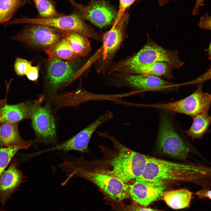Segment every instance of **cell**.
I'll list each match as a JSON object with an SVG mask.
<instances>
[{"label":"cell","mask_w":211,"mask_h":211,"mask_svg":"<svg viewBox=\"0 0 211 211\" xmlns=\"http://www.w3.org/2000/svg\"><path fill=\"white\" fill-rule=\"evenodd\" d=\"M140 177L189 182L203 188H211V167L200 164L175 162L149 156Z\"/></svg>","instance_id":"1"},{"label":"cell","mask_w":211,"mask_h":211,"mask_svg":"<svg viewBox=\"0 0 211 211\" xmlns=\"http://www.w3.org/2000/svg\"><path fill=\"white\" fill-rule=\"evenodd\" d=\"M67 178V183L72 177L80 176L95 184L110 200L117 203L127 198L128 184L106 171H89L84 169L74 161L65 159L59 166Z\"/></svg>","instance_id":"2"},{"label":"cell","mask_w":211,"mask_h":211,"mask_svg":"<svg viewBox=\"0 0 211 211\" xmlns=\"http://www.w3.org/2000/svg\"><path fill=\"white\" fill-rule=\"evenodd\" d=\"M147 40L143 47L134 55L113 63L107 74L122 72L128 67L156 62H164L173 68H178L184 64L177 50H170L161 47L147 35Z\"/></svg>","instance_id":"3"},{"label":"cell","mask_w":211,"mask_h":211,"mask_svg":"<svg viewBox=\"0 0 211 211\" xmlns=\"http://www.w3.org/2000/svg\"><path fill=\"white\" fill-rule=\"evenodd\" d=\"M84 19L74 10L70 14L50 18L22 17L15 18L7 23L8 25L19 24H31L47 25L65 32H75L97 41L102 42L101 35L91 26L87 24Z\"/></svg>","instance_id":"4"},{"label":"cell","mask_w":211,"mask_h":211,"mask_svg":"<svg viewBox=\"0 0 211 211\" xmlns=\"http://www.w3.org/2000/svg\"><path fill=\"white\" fill-rule=\"evenodd\" d=\"M129 18L128 12L126 11L116 20L108 31L102 35L101 55L95 66L98 73L106 74L113 63L115 55L126 37Z\"/></svg>","instance_id":"5"},{"label":"cell","mask_w":211,"mask_h":211,"mask_svg":"<svg viewBox=\"0 0 211 211\" xmlns=\"http://www.w3.org/2000/svg\"><path fill=\"white\" fill-rule=\"evenodd\" d=\"M118 145V154L110 162L112 169L106 171L127 184L141 176L146 164L148 156L123 145Z\"/></svg>","instance_id":"6"},{"label":"cell","mask_w":211,"mask_h":211,"mask_svg":"<svg viewBox=\"0 0 211 211\" xmlns=\"http://www.w3.org/2000/svg\"><path fill=\"white\" fill-rule=\"evenodd\" d=\"M67 32L46 25L28 24L10 38L28 48L44 51L65 37Z\"/></svg>","instance_id":"7"},{"label":"cell","mask_w":211,"mask_h":211,"mask_svg":"<svg viewBox=\"0 0 211 211\" xmlns=\"http://www.w3.org/2000/svg\"><path fill=\"white\" fill-rule=\"evenodd\" d=\"M103 80L104 84L108 86L139 90H160L172 85L170 82L159 77L144 74L115 72L106 74Z\"/></svg>","instance_id":"8"},{"label":"cell","mask_w":211,"mask_h":211,"mask_svg":"<svg viewBox=\"0 0 211 211\" xmlns=\"http://www.w3.org/2000/svg\"><path fill=\"white\" fill-rule=\"evenodd\" d=\"M127 184V198L133 203L146 207L162 199L168 187L166 181L140 177Z\"/></svg>","instance_id":"9"},{"label":"cell","mask_w":211,"mask_h":211,"mask_svg":"<svg viewBox=\"0 0 211 211\" xmlns=\"http://www.w3.org/2000/svg\"><path fill=\"white\" fill-rule=\"evenodd\" d=\"M73 10L78 12L84 20H87L100 28L112 25L118 14L115 8L104 0H91L87 5L68 0Z\"/></svg>","instance_id":"10"},{"label":"cell","mask_w":211,"mask_h":211,"mask_svg":"<svg viewBox=\"0 0 211 211\" xmlns=\"http://www.w3.org/2000/svg\"><path fill=\"white\" fill-rule=\"evenodd\" d=\"M113 116L112 112L106 110L91 123L68 140L48 149L31 153L30 156L33 158L43 153L55 150L87 152L88 150V144L93 133L102 124L112 119Z\"/></svg>","instance_id":"11"},{"label":"cell","mask_w":211,"mask_h":211,"mask_svg":"<svg viewBox=\"0 0 211 211\" xmlns=\"http://www.w3.org/2000/svg\"><path fill=\"white\" fill-rule=\"evenodd\" d=\"M157 144L162 152L183 160L186 159L190 151L165 115H162L161 118Z\"/></svg>","instance_id":"12"},{"label":"cell","mask_w":211,"mask_h":211,"mask_svg":"<svg viewBox=\"0 0 211 211\" xmlns=\"http://www.w3.org/2000/svg\"><path fill=\"white\" fill-rule=\"evenodd\" d=\"M30 118L37 142L54 146L58 144L55 120L47 106L33 104Z\"/></svg>","instance_id":"13"},{"label":"cell","mask_w":211,"mask_h":211,"mask_svg":"<svg viewBox=\"0 0 211 211\" xmlns=\"http://www.w3.org/2000/svg\"><path fill=\"white\" fill-rule=\"evenodd\" d=\"M76 61H69L49 59L47 78L50 86L53 90L70 82L79 76V69Z\"/></svg>","instance_id":"14"},{"label":"cell","mask_w":211,"mask_h":211,"mask_svg":"<svg viewBox=\"0 0 211 211\" xmlns=\"http://www.w3.org/2000/svg\"><path fill=\"white\" fill-rule=\"evenodd\" d=\"M79 85L74 91L54 95L51 99L57 108L73 106L89 101H109L118 103L122 97L121 93L103 94L93 93L88 91Z\"/></svg>","instance_id":"15"},{"label":"cell","mask_w":211,"mask_h":211,"mask_svg":"<svg viewBox=\"0 0 211 211\" xmlns=\"http://www.w3.org/2000/svg\"><path fill=\"white\" fill-rule=\"evenodd\" d=\"M18 160H13L0 178V203L4 206L23 181L24 176L17 167Z\"/></svg>","instance_id":"16"},{"label":"cell","mask_w":211,"mask_h":211,"mask_svg":"<svg viewBox=\"0 0 211 211\" xmlns=\"http://www.w3.org/2000/svg\"><path fill=\"white\" fill-rule=\"evenodd\" d=\"M173 68L168 63L159 62L130 67L125 69L122 72L144 74L171 79L173 78L172 71Z\"/></svg>","instance_id":"17"},{"label":"cell","mask_w":211,"mask_h":211,"mask_svg":"<svg viewBox=\"0 0 211 211\" xmlns=\"http://www.w3.org/2000/svg\"><path fill=\"white\" fill-rule=\"evenodd\" d=\"M33 105L29 102L13 105L6 104L0 111V124L4 122L18 123L30 118Z\"/></svg>","instance_id":"18"},{"label":"cell","mask_w":211,"mask_h":211,"mask_svg":"<svg viewBox=\"0 0 211 211\" xmlns=\"http://www.w3.org/2000/svg\"><path fill=\"white\" fill-rule=\"evenodd\" d=\"M192 198L191 192L186 189H182L165 191L162 199L171 208L179 209L188 207Z\"/></svg>","instance_id":"19"},{"label":"cell","mask_w":211,"mask_h":211,"mask_svg":"<svg viewBox=\"0 0 211 211\" xmlns=\"http://www.w3.org/2000/svg\"><path fill=\"white\" fill-rule=\"evenodd\" d=\"M44 51L50 59L74 61L80 57L71 49L65 37Z\"/></svg>","instance_id":"20"},{"label":"cell","mask_w":211,"mask_h":211,"mask_svg":"<svg viewBox=\"0 0 211 211\" xmlns=\"http://www.w3.org/2000/svg\"><path fill=\"white\" fill-rule=\"evenodd\" d=\"M18 123L4 122L0 125V148L24 142L18 131Z\"/></svg>","instance_id":"21"},{"label":"cell","mask_w":211,"mask_h":211,"mask_svg":"<svg viewBox=\"0 0 211 211\" xmlns=\"http://www.w3.org/2000/svg\"><path fill=\"white\" fill-rule=\"evenodd\" d=\"M193 121L190 128L185 132L186 135L193 140L199 139L208 131L211 124V115L208 112L200 113L193 118Z\"/></svg>","instance_id":"22"},{"label":"cell","mask_w":211,"mask_h":211,"mask_svg":"<svg viewBox=\"0 0 211 211\" xmlns=\"http://www.w3.org/2000/svg\"><path fill=\"white\" fill-rule=\"evenodd\" d=\"M65 37L71 49L80 57L87 55L91 51L88 38L75 32H67Z\"/></svg>","instance_id":"23"},{"label":"cell","mask_w":211,"mask_h":211,"mask_svg":"<svg viewBox=\"0 0 211 211\" xmlns=\"http://www.w3.org/2000/svg\"><path fill=\"white\" fill-rule=\"evenodd\" d=\"M37 142L36 139L25 140L18 144L0 148V178L14 156L20 150L27 149Z\"/></svg>","instance_id":"24"},{"label":"cell","mask_w":211,"mask_h":211,"mask_svg":"<svg viewBox=\"0 0 211 211\" xmlns=\"http://www.w3.org/2000/svg\"><path fill=\"white\" fill-rule=\"evenodd\" d=\"M29 0H0V24L9 22L16 11Z\"/></svg>","instance_id":"25"},{"label":"cell","mask_w":211,"mask_h":211,"mask_svg":"<svg viewBox=\"0 0 211 211\" xmlns=\"http://www.w3.org/2000/svg\"><path fill=\"white\" fill-rule=\"evenodd\" d=\"M38 12L39 18H50L64 14L59 12L54 0H32Z\"/></svg>","instance_id":"26"},{"label":"cell","mask_w":211,"mask_h":211,"mask_svg":"<svg viewBox=\"0 0 211 211\" xmlns=\"http://www.w3.org/2000/svg\"><path fill=\"white\" fill-rule=\"evenodd\" d=\"M115 211H164L158 209L144 207L135 204L126 205L122 202L113 205Z\"/></svg>","instance_id":"27"},{"label":"cell","mask_w":211,"mask_h":211,"mask_svg":"<svg viewBox=\"0 0 211 211\" xmlns=\"http://www.w3.org/2000/svg\"><path fill=\"white\" fill-rule=\"evenodd\" d=\"M31 63V61L26 59L17 58L14 64V69L16 74L21 76L25 75L27 67Z\"/></svg>","instance_id":"28"},{"label":"cell","mask_w":211,"mask_h":211,"mask_svg":"<svg viewBox=\"0 0 211 211\" xmlns=\"http://www.w3.org/2000/svg\"><path fill=\"white\" fill-rule=\"evenodd\" d=\"M211 79V65L207 71L200 76L186 83V84L198 85L203 84L205 81Z\"/></svg>","instance_id":"29"},{"label":"cell","mask_w":211,"mask_h":211,"mask_svg":"<svg viewBox=\"0 0 211 211\" xmlns=\"http://www.w3.org/2000/svg\"><path fill=\"white\" fill-rule=\"evenodd\" d=\"M39 70V67L37 66H32L31 62L27 67L25 75L29 80L35 81L38 77Z\"/></svg>","instance_id":"30"},{"label":"cell","mask_w":211,"mask_h":211,"mask_svg":"<svg viewBox=\"0 0 211 211\" xmlns=\"http://www.w3.org/2000/svg\"><path fill=\"white\" fill-rule=\"evenodd\" d=\"M137 0H119V9L116 19H119L125 13L126 9Z\"/></svg>","instance_id":"31"},{"label":"cell","mask_w":211,"mask_h":211,"mask_svg":"<svg viewBox=\"0 0 211 211\" xmlns=\"http://www.w3.org/2000/svg\"><path fill=\"white\" fill-rule=\"evenodd\" d=\"M198 25L202 29L211 30V16L206 12L200 18Z\"/></svg>","instance_id":"32"},{"label":"cell","mask_w":211,"mask_h":211,"mask_svg":"<svg viewBox=\"0 0 211 211\" xmlns=\"http://www.w3.org/2000/svg\"><path fill=\"white\" fill-rule=\"evenodd\" d=\"M195 194L199 198H208L211 200V190L203 188L196 192Z\"/></svg>","instance_id":"33"},{"label":"cell","mask_w":211,"mask_h":211,"mask_svg":"<svg viewBox=\"0 0 211 211\" xmlns=\"http://www.w3.org/2000/svg\"><path fill=\"white\" fill-rule=\"evenodd\" d=\"M205 0H196L195 6L192 10V13L193 15L196 16L199 14L200 7L204 5V2Z\"/></svg>","instance_id":"34"},{"label":"cell","mask_w":211,"mask_h":211,"mask_svg":"<svg viewBox=\"0 0 211 211\" xmlns=\"http://www.w3.org/2000/svg\"><path fill=\"white\" fill-rule=\"evenodd\" d=\"M174 0H159L158 3L159 6H162L169 1Z\"/></svg>","instance_id":"35"},{"label":"cell","mask_w":211,"mask_h":211,"mask_svg":"<svg viewBox=\"0 0 211 211\" xmlns=\"http://www.w3.org/2000/svg\"><path fill=\"white\" fill-rule=\"evenodd\" d=\"M6 104L7 101L6 99H0V111L2 108Z\"/></svg>","instance_id":"36"},{"label":"cell","mask_w":211,"mask_h":211,"mask_svg":"<svg viewBox=\"0 0 211 211\" xmlns=\"http://www.w3.org/2000/svg\"><path fill=\"white\" fill-rule=\"evenodd\" d=\"M207 53L208 55V59L209 60H211V40L207 49Z\"/></svg>","instance_id":"37"},{"label":"cell","mask_w":211,"mask_h":211,"mask_svg":"<svg viewBox=\"0 0 211 211\" xmlns=\"http://www.w3.org/2000/svg\"><path fill=\"white\" fill-rule=\"evenodd\" d=\"M3 206L2 205V206L0 208V211H6L4 209Z\"/></svg>","instance_id":"38"}]
</instances>
